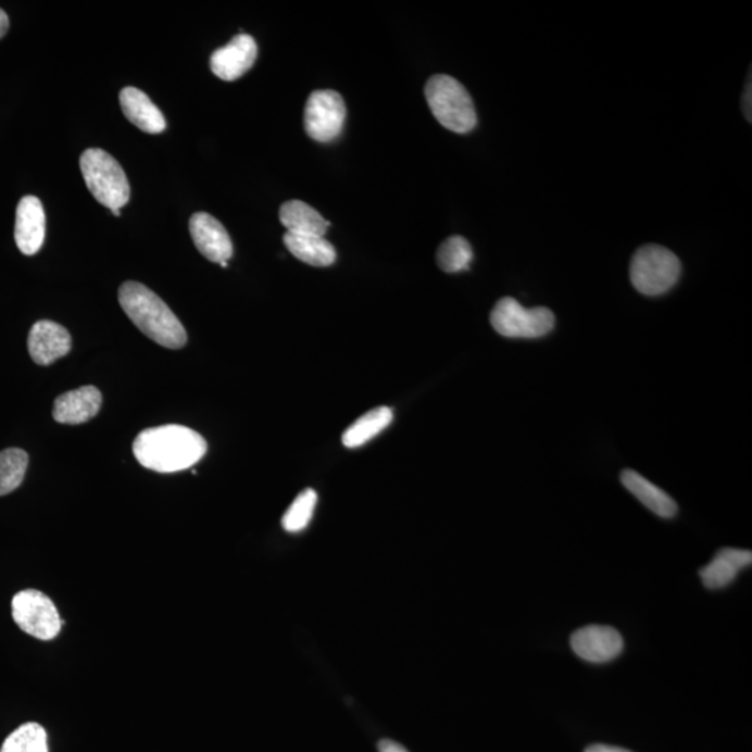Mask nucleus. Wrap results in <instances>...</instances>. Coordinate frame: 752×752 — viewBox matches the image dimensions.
I'll return each instance as SVG.
<instances>
[{"label": "nucleus", "mask_w": 752, "mask_h": 752, "mask_svg": "<svg viewBox=\"0 0 752 752\" xmlns=\"http://www.w3.org/2000/svg\"><path fill=\"white\" fill-rule=\"evenodd\" d=\"M206 440L183 425H161L142 430L133 443V453L142 467L170 474L195 466L205 456Z\"/></svg>", "instance_id": "f257e3e1"}, {"label": "nucleus", "mask_w": 752, "mask_h": 752, "mask_svg": "<svg viewBox=\"0 0 752 752\" xmlns=\"http://www.w3.org/2000/svg\"><path fill=\"white\" fill-rule=\"evenodd\" d=\"M118 303L131 323L155 343L181 349L187 343L185 326L160 296L138 281H126L118 289Z\"/></svg>", "instance_id": "f03ea898"}, {"label": "nucleus", "mask_w": 752, "mask_h": 752, "mask_svg": "<svg viewBox=\"0 0 752 752\" xmlns=\"http://www.w3.org/2000/svg\"><path fill=\"white\" fill-rule=\"evenodd\" d=\"M425 98L433 115L450 131L466 135L477 126V112L472 97L456 78L437 74L425 86Z\"/></svg>", "instance_id": "7ed1b4c3"}, {"label": "nucleus", "mask_w": 752, "mask_h": 752, "mask_svg": "<svg viewBox=\"0 0 752 752\" xmlns=\"http://www.w3.org/2000/svg\"><path fill=\"white\" fill-rule=\"evenodd\" d=\"M80 167L88 190L99 204L121 210L130 201V185L121 163L106 151L90 148L80 158Z\"/></svg>", "instance_id": "20e7f679"}, {"label": "nucleus", "mask_w": 752, "mask_h": 752, "mask_svg": "<svg viewBox=\"0 0 752 752\" xmlns=\"http://www.w3.org/2000/svg\"><path fill=\"white\" fill-rule=\"evenodd\" d=\"M681 264L675 252L656 245L641 247L632 256L630 279L644 296H661L680 279Z\"/></svg>", "instance_id": "39448f33"}, {"label": "nucleus", "mask_w": 752, "mask_h": 752, "mask_svg": "<svg viewBox=\"0 0 752 752\" xmlns=\"http://www.w3.org/2000/svg\"><path fill=\"white\" fill-rule=\"evenodd\" d=\"M491 325L504 338L537 339L555 328V314L546 306L526 309L513 297H503L493 306Z\"/></svg>", "instance_id": "423d86ee"}, {"label": "nucleus", "mask_w": 752, "mask_h": 752, "mask_svg": "<svg viewBox=\"0 0 752 752\" xmlns=\"http://www.w3.org/2000/svg\"><path fill=\"white\" fill-rule=\"evenodd\" d=\"M14 622L28 636L38 640H53L62 628L61 616L51 598L37 590L16 593L12 601Z\"/></svg>", "instance_id": "0eeeda50"}, {"label": "nucleus", "mask_w": 752, "mask_h": 752, "mask_svg": "<svg viewBox=\"0 0 752 752\" xmlns=\"http://www.w3.org/2000/svg\"><path fill=\"white\" fill-rule=\"evenodd\" d=\"M346 122L343 98L334 90L314 91L305 103L306 135L318 142H330L341 135Z\"/></svg>", "instance_id": "6e6552de"}, {"label": "nucleus", "mask_w": 752, "mask_h": 752, "mask_svg": "<svg viewBox=\"0 0 752 752\" xmlns=\"http://www.w3.org/2000/svg\"><path fill=\"white\" fill-rule=\"evenodd\" d=\"M571 646L574 654L591 663L611 662L625 650V641L616 628L598 625L574 631Z\"/></svg>", "instance_id": "1a4fd4ad"}, {"label": "nucleus", "mask_w": 752, "mask_h": 752, "mask_svg": "<svg viewBox=\"0 0 752 752\" xmlns=\"http://www.w3.org/2000/svg\"><path fill=\"white\" fill-rule=\"evenodd\" d=\"M259 57L254 38L239 34L211 57V71L224 82H235L250 71Z\"/></svg>", "instance_id": "9d476101"}, {"label": "nucleus", "mask_w": 752, "mask_h": 752, "mask_svg": "<svg viewBox=\"0 0 752 752\" xmlns=\"http://www.w3.org/2000/svg\"><path fill=\"white\" fill-rule=\"evenodd\" d=\"M192 241L206 260L222 264L234 255V245L225 226L206 212H197L190 220Z\"/></svg>", "instance_id": "9b49d317"}, {"label": "nucleus", "mask_w": 752, "mask_h": 752, "mask_svg": "<svg viewBox=\"0 0 752 752\" xmlns=\"http://www.w3.org/2000/svg\"><path fill=\"white\" fill-rule=\"evenodd\" d=\"M47 220L42 202L34 196H26L18 202L14 239L24 255L37 254L46 240Z\"/></svg>", "instance_id": "f8f14e48"}, {"label": "nucleus", "mask_w": 752, "mask_h": 752, "mask_svg": "<svg viewBox=\"0 0 752 752\" xmlns=\"http://www.w3.org/2000/svg\"><path fill=\"white\" fill-rule=\"evenodd\" d=\"M72 349V336L62 325L52 321H38L28 335V353L34 363L51 365Z\"/></svg>", "instance_id": "ddd939ff"}, {"label": "nucleus", "mask_w": 752, "mask_h": 752, "mask_svg": "<svg viewBox=\"0 0 752 752\" xmlns=\"http://www.w3.org/2000/svg\"><path fill=\"white\" fill-rule=\"evenodd\" d=\"M102 394L96 386H82L54 400V422L78 425L90 422L101 410Z\"/></svg>", "instance_id": "4468645a"}, {"label": "nucleus", "mask_w": 752, "mask_h": 752, "mask_svg": "<svg viewBox=\"0 0 752 752\" xmlns=\"http://www.w3.org/2000/svg\"><path fill=\"white\" fill-rule=\"evenodd\" d=\"M751 562V551L735 548L720 549L712 562L701 568V581L710 590H720L730 586L736 580L737 574L750 566Z\"/></svg>", "instance_id": "2eb2a0df"}, {"label": "nucleus", "mask_w": 752, "mask_h": 752, "mask_svg": "<svg viewBox=\"0 0 752 752\" xmlns=\"http://www.w3.org/2000/svg\"><path fill=\"white\" fill-rule=\"evenodd\" d=\"M121 105L125 116L140 130L150 135H160L166 128L165 117L146 92L136 87H126L121 91Z\"/></svg>", "instance_id": "dca6fc26"}, {"label": "nucleus", "mask_w": 752, "mask_h": 752, "mask_svg": "<svg viewBox=\"0 0 752 752\" xmlns=\"http://www.w3.org/2000/svg\"><path fill=\"white\" fill-rule=\"evenodd\" d=\"M623 487L627 489L628 492L635 494V497L644 504L646 507L654 512L656 516L662 518H672L677 514V504L665 491H662L660 487L648 481L647 478L642 477L641 474L635 472V469H625L621 475Z\"/></svg>", "instance_id": "f3484780"}, {"label": "nucleus", "mask_w": 752, "mask_h": 752, "mask_svg": "<svg viewBox=\"0 0 752 752\" xmlns=\"http://www.w3.org/2000/svg\"><path fill=\"white\" fill-rule=\"evenodd\" d=\"M279 217L287 234L324 237L330 225L318 211L300 200L285 202Z\"/></svg>", "instance_id": "a211bd4d"}, {"label": "nucleus", "mask_w": 752, "mask_h": 752, "mask_svg": "<svg viewBox=\"0 0 752 752\" xmlns=\"http://www.w3.org/2000/svg\"><path fill=\"white\" fill-rule=\"evenodd\" d=\"M287 251L306 265L325 268L335 264L336 250L325 237L287 234L284 236Z\"/></svg>", "instance_id": "6ab92c4d"}, {"label": "nucleus", "mask_w": 752, "mask_h": 752, "mask_svg": "<svg viewBox=\"0 0 752 752\" xmlns=\"http://www.w3.org/2000/svg\"><path fill=\"white\" fill-rule=\"evenodd\" d=\"M393 413L389 408H376L360 417L351 427L346 429L341 442L346 448L355 449L369 442L376 435L383 433L392 423Z\"/></svg>", "instance_id": "aec40b11"}, {"label": "nucleus", "mask_w": 752, "mask_h": 752, "mask_svg": "<svg viewBox=\"0 0 752 752\" xmlns=\"http://www.w3.org/2000/svg\"><path fill=\"white\" fill-rule=\"evenodd\" d=\"M473 256L472 245L462 236H452L439 246L437 262L447 274H458L469 270Z\"/></svg>", "instance_id": "412c9836"}, {"label": "nucleus", "mask_w": 752, "mask_h": 752, "mask_svg": "<svg viewBox=\"0 0 752 752\" xmlns=\"http://www.w3.org/2000/svg\"><path fill=\"white\" fill-rule=\"evenodd\" d=\"M28 467V454L22 449L0 452V497L12 493L24 481Z\"/></svg>", "instance_id": "4be33fe9"}, {"label": "nucleus", "mask_w": 752, "mask_h": 752, "mask_svg": "<svg viewBox=\"0 0 752 752\" xmlns=\"http://www.w3.org/2000/svg\"><path fill=\"white\" fill-rule=\"evenodd\" d=\"M0 752H48V736L41 725L24 724L4 740Z\"/></svg>", "instance_id": "5701e85b"}, {"label": "nucleus", "mask_w": 752, "mask_h": 752, "mask_svg": "<svg viewBox=\"0 0 752 752\" xmlns=\"http://www.w3.org/2000/svg\"><path fill=\"white\" fill-rule=\"evenodd\" d=\"M316 501H318V497H316L314 489H305L304 492H301L281 518V526L286 531H303L313 518Z\"/></svg>", "instance_id": "b1692460"}, {"label": "nucleus", "mask_w": 752, "mask_h": 752, "mask_svg": "<svg viewBox=\"0 0 752 752\" xmlns=\"http://www.w3.org/2000/svg\"><path fill=\"white\" fill-rule=\"evenodd\" d=\"M379 752H409L402 744L396 743L392 740H383L378 744Z\"/></svg>", "instance_id": "393cba45"}, {"label": "nucleus", "mask_w": 752, "mask_h": 752, "mask_svg": "<svg viewBox=\"0 0 752 752\" xmlns=\"http://www.w3.org/2000/svg\"><path fill=\"white\" fill-rule=\"evenodd\" d=\"M584 752H631L626 749H622V747H616V745H606V744H592L590 747H587L586 751Z\"/></svg>", "instance_id": "a878e982"}, {"label": "nucleus", "mask_w": 752, "mask_h": 752, "mask_svg": "<svg viewBox=\"0 0 752 752\" xmlns=\"http://www.w3.org/2000/svg\"><path fill=\"white\" fill-rule=\"evenodd\" d=\"M744 115L751 122V76L743 97Z\"/></svg>", "instance_id": "bb28decb"}, {"label": "nucleus", "mask_w": 752, "mask_h": 752, "mask_svg": "<svg viewBox=\"0 0 752 752\" xmlns=\"http://www.w3.org/2000/svg\"><path fill=\"white\" fill-rule=\"evenodd\" d=\"M9 29V17L8 14L0 9V39L7 36Z\"/></svg>", "instance_id": "cd10ccee"}, {"label": "nucleus", "mask_w": 752, "mask_h": 752, "mask_svg": "<svg viewBox=\"0 0 752 752\" xmlns=\"http://www.w3.org/2000/svg\"><path fill=\"white\" fill-rule=\"evenodd\" d=\"M112 214L115 216H121V210H112Z\"/></svg>", "instance_id": "c85d7f7f"}, {"label": "nucleus", "mask_w": 752, "mask_h": 752, "mask_svg": "<svg viewBox=\"0 0 752 752\" xmlns=\"http://www.w3.org/2000/svg\"><path fill=\"white\" fill-rule=\"evenodd\" d=\"M220 265L222 266V268H227V262H222V264Z\"/></svg>", "instance_id": "c756f323"}]
</instances>
